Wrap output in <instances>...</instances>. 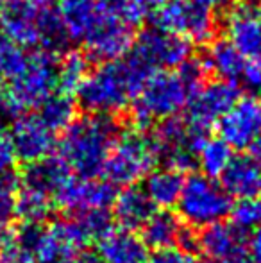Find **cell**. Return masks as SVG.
I'll use <instances>...</instances> for the list:
<instances>
[{
	"label": "cell",
	"mask_w": 261,
	"mask_h": 263,
	"mask_svg": "<svg viewBox=\"0 0 261 263\" xmlns=\"http://www.w3.org/2000/svg\"><path fill=\"white\" fill-rule=\"evenodd\" d=\"M150 70L132 54L102 63L90 72L75 91L83 109L93 115H116L134 101L149 79Z\"/></svg>",
	"instance_id": "obj_1"
},
{
	"label": "cell",
	"mask_w": 261,
	"mask_h": 263,
	"mask_svg": "<svg viewBox=\"0 0 261 263\" xmlns=\"http://www.w3.org/2000/svg\"><path fill=\"white\" fill-rule=\"evenodd\" d=\"M118 138V124L109 115L88 113L73 118L63 129L59 140V158L79 177H97L102 174L113 143Z\"/></svg>",
	"instance_id": "obj_2"
},
{
	"label": "cell",
	"mask_w": 261,
	"mask_h": 263,
	"mask_svg": "<svg viewBox=\"0 0 261 263\" xmlns=\"http://www.w3.org/2000/svg\"><path fill=\"white\" fill-rule=\"evenodd\" d=\"M0 32L22 49H42L57 54L65 49V29L56 9L49 6L9 0L0 13Z\"/></svg>",
	"instance_id": "obj_3"
},
{
	"label": "cell",
	"mask_w": 261,
	"mask_h": 263,
	"mask_svg": "<svg viewBox=\"0 0 261 263\" xmlns=\"http://www.w3.org/2000/svg\"><path fill=\"white\" fill-rule=\"evenodd\" d=\"M193 91L177 70H157L149 76L134 99L132 122L138 129L150 127L154 122L177 117L188 104Z\"/></svg>",
	"instance_id": "obj_4"
},
{
	"label": "cell",
	"mask_w": 261,
	"mask_h": 263,
	"mask_svg": "<svg viewBox=\"0 0 261 263\" xmlns=\"http://www.w3.org/2000/svg\"><path fill=\"white\" fill-rule=\"evenodd\" d=\"M177 208L190 228H208L229 215L233 202L224 186L206 174H193L183 184Z\"/></svg>",
	"instance_id": "obj_5"
},
{
	"label": "cell",
	"mask_w": 261,
	"mask_h": 263,
	"mask_svg": "<svg viewBox=\"0 0 261 263\" xmlns=\"http://www.w3.org/2000/svg\"><path fill=\"white\" fill-rule=\"evenodd\" d=\"M157 153L150 136L139 131H129L118 135L109 153L102 174L115 186H131L156 166Z\"/></svg>",
	"instance_id": "obj_6"
},
{
	"label": "cell",
	"mask_w": 261,
	"mask_h": 263,
	"mask_svg": "<svg viewBox=\"0 0 261 263\" xmlns=\"http://www.w3.org/2000/svg\"><path fill=\"white\" fill-rule=\"evenodd\" d=\"M154 24L197 45L209 43L216 32V18L213 11L192 0H170L163 4L154 14Z\"/></svg>",
	"instance_id": "obj_7"
},
{
	"label": "cell",
	"mask_w": 261,
	"mask_h": 263,
	"mask_svg": "<svg viewBox=\"0 0 261 263\" xmlns=\"http://www.w3.org/2000/svg\"><path fill=\"white\" fill-rule=\"evenodd\" d=\"M240 99V90L236 83L216 79L204 83L197 88L188 99L186 104L185 122L193 133L208 135L213 125L231 109V106Z\"/></svg>",
	"instance_id": "obj_8"
},
{
	"label": "cell",
	"mask_w": 261,
	"mask_h": 263,
	"mask_svg": "<svg viewBox=\"0 0 261 263\" xmlns=\"http://www.w3.org/2000/svg\"><path fill=\"white\" fill-rule=\"evenodd\" d=\"M56 54L36 49L29 54L25 68L14 79L7 81V86L24 111L29 107H38L56 91Z\"/></svg>",
	"instance_id": "obj_9"
},
{
	"label": "cell",
	"mask_w": 261,
	"mask_h": 263,
	"mask_svg": "<svg viewBox=\"0 0 261 263\" xmlns=\"http://www.w3.org/2000/svg\"><path fill=\"white\" fill-rule=\"evenodd\" d=\"M204 138H208V135L193 133L179 117L161 120L150 136L157 158H163L167 166L179 172L192 170L197 165V151Z\"/></svg>",
	"instance_id": "obj_10"
},
{
	"label": "cell",
	"mask_w": 261,
	"mask_h": 263,
	"mask_svg": "<svg viewBox=\"0 0 261 263\" xmlns=\"http://www.w3.org/2000/svg\"><path fill=\"white\" fill-rule=\"evenodd\" d=\"M129 54L143 63L150 72L174 70L192 55V45L181 36L152 27L138 36Z\"/></svg>",
	"instance_id": "obj_11"
},
{
	"label": "cell",
	"mask_w": 261,
	"mask_h": 263,
	"mask_svg": "<svg viewBox=\"0 0 261 263\" xmlns=\"http://www.w3.org/2000/svg\"><path fill=\"white\" fill-rule=\"evenodd\" d=\"M220 138L231 149H247L261 136V99H238L216 124Z\"/></svg>",
	"instance_id": "obj_12"
},
{
	"label": "cell",
	"mask_w": 261,
	"mask_h": 263,
	"mask_svg": "<svg viewBox=\"0 0 261 263\" xmlns=\"http://www.w3.org/2000/svg\"><path fill=\"white\" fill-rule=\"evenodd\" d=\"M86 52L91 59L101 63L116 61L127 55L132 49V29L120 24L109 14L102 13L98 22L93 25L88 36L83 40Z\"/></svg>",
	"instance_id": "obj_13"
},
{
	"label": "cell",
	"mask_w": 261,
	"mask_h": 263,
	"mask_svg": "<svg viewBox=\"0 0 261 263\" xmlns=\"http://www.w3.org/2000/svg\"><path fill=\"white\" fill-rule=\"evenodd\" d=\"M9 136L16 159L24 163L50 156L56 147V133L38 115H20L11 125Z\"/></svg>",
	"instance_id": "obj_14"
},
{
	"label": "cell",
	"mask_w": 261,
	"mask_h": 263,
	"mask_svg": "<svg viewBox=\"0 0 261 263\" xmlns=\"http://www.w3.org/2000/svg\"><path fill=\"white\" fill-rule=\"evenodd\" d=\"M116 197L115 184L108 179L97 177H70L65 186L56 194V202L61 208L77 213L83 210L104 208L113 206Z\"/></svg>",
	"instance_id": "obj_15"
},
{
	"label": "cell",
	"mask_w": 261,
	"mask_h": 263,
	"mask_svg": "<svg viewBox=\"0 0 261 263\" xmlns=\"http://www.w3.org/2000/svg\"><path fill=\"white\" fill-rule=\"evenodd\" d=\"M247 235L233 224L216 222L204 228L200 238V251L213 261L218 263H242L249 258Z\"/></svg>",
	"instance_id": "obj_16"
},
{
	"label": "cell",
	"mask_w": 261,
	"mask_h": 263,
	"mask_svg": "<svg viewBox=\"0 0 261 263\" xmlns=\"http://www.w3.org/2000/svg\"><path fill=\"white\" fill-rule=\"evenodd\" d=\"M227 40L245 58L261 54V6L244 2L234 6L226 18Z\"/></svg>",
	"instance_id": "obj_17"
},
{
	"label": "cell",
	"mask_w": 261,
	"mask_h": 263,
	"mask_svg": "<svg viewBox=\"0 0 261 263\" xmlns=\"http://www.w3.org/2000/svg\"><path fill=\"white\" fill-rule=\"evenodd\" d=\"M83 247V242L77 236L70 218H65L42 229L32 254L36 263H63L77 256Z\"/></svg>",
	"instance_id": "obj_18"
},
{
	"label": "cell",
	"mask_w": 261,
	"mask_h": 263,
	"mask_svg": "<svg viewBox=\"0 0 261 263\" xmlns=\"http://www.w3.org/2000/svg\"><path fill=\"white\" fill-rule=\"evenodd\" d=\"M220 177L229 197L242 201L261 195V165L252 156H233Z\"/></svg>",
	"instance_id": "obj_19"
},
{
	"label": "cell",
	"mask_w": 261,
	"mask_h": 263,
	"mask_svg": "<svg viewBox=\"0 0 261 263\" xmlns=\"http://www.w3.org/2000/svg\"><path fill=\"white\" fill-rule=\"evenodd\" d=\"M70 177H72V170L59 156H45L36 161L25 163L20 181L24 183V186L42 192L54 199Z\"/></svg>",
	"instance_id": "obj_20"
},
{
	"label": "cell",
	"mask_w": 261,
	"mask_h": 263,
	"mask_svg": "<svg viewBox=\"0 0 261 263\" xmlns=\"http://www.w3.org/2000/svg\"><path fill=\"white\" fill-rule=\"evenodd\" d=\"M101 263H145L147 246L131 229H109L97 242Z\"/></svg>",
	"instance_id": "obj_21"
},
{
	"label": "cell",
	"mask_w": 261,
	"mask_h": 263,
	"mask_svg": "<svg viewBox=\"0 0 261 263\" xmlns=\"http://www.w3.org/2000/svg\"><path fill=\"white\" fill-rule=\"evenodd\" d=\"M56 13L70 42H83L102 16L101 0H57Z\"/></svg>",
	"instance_id": "obj_22"
},
{
	"label": "cell",
	"mask_w": 261,
	"mask_h": 263,
	"mask_svg": "<svg viewBox=\"0 0 261 263\" xmlns=\"http://www.w3.org/2000/svg\"><path fill=\"white\" fill-rule=\"evenodd\" d=\"M156 211L154 202L145 194L143 186H126L120 194H116L115 201H113V215L115 220L122 226L124 229H139L150 215Z\"/></svg>",
	"instance_id": "obj_23"
},
{
	"label": "cell",
	"mask_w": 261,
	"mask_h": 263,
	"mask_svg": "<svg viewBox=\"0 0 261 263\" xmlns=\"http://www.w3.org/2000/svg\"><path fill=\"white\" fill-rule=\"evenodd\" d=\"M183 184H185L183 172L165 166V168H152L147 174L143 190L156 208L168 210L177 204Z\"/></svg>",
	"instance_id": "obj_24"
},
{
	"label": "cell",
	"mask_w": 261,
	"mask_h": 263,
	"mask_svg": "<svg viewBox=\"0 0 261 263\" xmlns=\"http://www.w3.org/2000/svg\"><path fill=\"white\" fill-rule=\"evenodd\" d=\"M204 63L208 66V72L215 73L218 79L236 83L244 76L247 58L229 40H216L209 45Z\"/></svg>",
	"instance_id": "obj_25"
},
{
	"label": "cell",
	"mask_w": 261,
	"mask_h": 263,
	"mask_svg": "<svg viewBox=\"0 0 261 263\" xmlns=\"http://www.w3.org/2000/svg\"><path fill=\"white\" fill-rule=\"evenodd\" d=\"M181 228V220L172 211H154L149 220L142 226V240L145 246L152 247V249L174 246Z\"/></svg>",
	"instance_id": "obj_26"
},
{
	"label": "cell",
	"mask_w": 261,
	"mask_h": 263,
	"mask_svg": "<svg viewBox=\"0 0 261 263\" xmlns=\"http://www.w3.org/2000/svg\"><path fill=\"white\" fill-rule=\"evenodd\" d=\"M52 211V197L32 188L22 186L14 197V215L25 224H43L50 218Z\"/></svg>",
	"instance_id": "obj_27"
},
{
	"label": "cell",
	"mask_w": 261,
	"mask_h": 263,
	"mask_svg": "<svg viewBox=\"0 0 261 263\" xmlns=\"http://www.w3.org/2000/svg\"><path fill=\"white\" fill-rule=\"evenodd\" d=\"M70 222L83 246H88V243L98 242L111 229V213L104 208L83 210L72 213Z\"/></svg>",
	"instance_id": "obj_28"
},
{
	"label": "cell",
	"mask_w": 261,
	"mask_h": 263,
	"mask_svg": "<svg viewBox=\"0 0 261 263\" xmlns=\"http://www.w3.org/2000/svg\"><path fill=\"white\" fill-rule=\"evenodd\" d=\"M88 76V59L77 50L65 52L57 61L56 72V90L65 95H73L79 90L81 83Z\"/></svg>",
	"instance_id": "obj_29"
},
{
	"label": "cell",
	"mask_w": 261,
	"mask_h": 263,
	"mask_svg": "<svg viewBox=\"0 0 261 263\" xmlns=\"http://www.w3.org/2000/svg\"><path fill=\"white\" fill-rule=\"evenodd\" d=\"M38 107V117L54 133L63 131L75 118V102H73L72 95H65L59 93V91L47 97Z\"/></svg>",
	"instance_id": "obj_30"
},
{
	"label": "cell",
	"mask_w": 261,
	"mask_h": 263,
	"mask_svg": "<svg viewBox=\"0 0 261 263\" xmlns=\"http://www.w3.org/2000/svg\"><path fill=\"white\" fill-rule=\"evenodd\" d=\"M233 158V149L222 138H204L197 151V163L209 177H220Z\"/></svg>",
	"instance_id": "obj_31"
},
{
	"label": "cell",
	"mask_w": 261,
	"mask_h": 263,
	"mask_svg": "<svg viewBox=\"0 0 261 263\" xmlns=\"http://www.w3.org/2000/svg\"><path fill=\"white\" fill-rule=\"evenodd\" d=\"M101 6L106 14L131 29L145 22L149 9L145 0H101Z\"/></svg>",
	"instance_id": "obj_32"
},
{
	"label": "cell",
	"mask_w": 261,
	"mask_h": 263,
	"mask_svg": "<svg viewBox=\"0 0 261 263\" xmlns=\"http://www.w3.org/2000/svg\"><path fill=\"white\" fill-rule=\"evenodd\" d=\"M29 54L0 32V81H11L25 68Z\"/></svg>",
	"instance_id": "obj_33"
},
{
	"label": "cell",
	"mask_w": 261,
	"mask_h": 263,
	"mask_svg": "<svg viewBox=\"0 0 261 263\" xmlns=\"http://www.w3.org/2000/svg\"><path fill=\"white\" fill-rule=\"evenodd\" d=\"M231 224L244 233H251L261 224V202L258 199H242L231 208Z\"/></svg>",
	"instance_id": "obj_34"
},
{
	"label": "cell",
	"mask_w": 261,
	"mask_h": 263,
	"mask_svg": "<svg viewBox=\"0 0 261 263\" xmlns=\"http://www.w3.org/2000/svg\"><path fill=\"white\" fill-rule=\"evenodd\" d=\"M20 177L14 170L0 174V226H7L14 217V197H16Z\"/></svg>",
	"instance_id": "obj_35"
},
{
	"label": "cell",
	"mask_w": 261,
	"mask_h": 263,
	"mask_svg": "<svg viewBox=\"0 0 261 263\" xmlns=\"http://www.w3.org/2000/svg\"><path fill=\"white\" fill-rule=\"evenodd\" d=\"M177 72L181 73V77L185 79V83L190 86V90L195 91L197 88H200L208 76V66H206L204 59H195L190 55L185 63L177 68Z\"/></svg>",
	"instance_id": "obj_36"
},
{
	"label": "cell",
	"mask_w": 261,
	"mask_h": 263,
	"mask_svg": "<svg viewBox=\"0 0 261 263\" xmlns=\"http://www.w3.org/2000/svg\"><path fill=\"white\" fill-rule=\"evenodd\" d=\"M22 113H24V107L18 104L14 95L11 93L9 86L0 83V125L7 124V122L13 124Z\"/></svg>",
	"instance_id": "obj_37"
},
{
	"label": "cell",
	"mask_w": 261,
	"mask_h": 263,
	"mask_svg": "<svg viewBox=\"0 0 261 263\" xmlns=\"http://www.w3.org/2000/svg\"><path fill=\"white\" fill-rule=\"evenodd\" d=\"M192 256L181 251L177 246H168L154 249V253L147 254L145 263H190Z\"/></svg>",
	"instance_id": "obj_38"
},
{
	"label": "cell",
	"mask_w": 261,
	"mask_h": 263,
	"mask_svg": "<svg viewBox=\"0 0 261 263\" xmlns=\"http://www.w3.org/2000/svg\"><path fill=\"white\" fill-rule=\"evenodd\" d=\"M0 263H36V258L31 251L22 247L13 236V240L0 249Z\"/></svg>",
	"instance_id": "obj_39"
},
{
	"label": "cell",
	"mask_w": 261,
	"mask_h": 263,
	"mask_svg": "<svg viewBox=\"0 0 261 263\" xmlns=\"http://www.w3.org/2000/svg\"><path fill=\"white\" fill-rule=\"evenodd\" d=\"M242 81L256 93H261V54L254 55L247 61Z\"/></svg>",
	"instance_id": "obj_40"
},
{
	"label": "cell",
	"mask_w": 261,
	"mask_h": 263,
	"mask_svg": "<svg viewBox=\"0 0 261 263\" xmlns=\"http://www.w3.org/2000/svg\"><path fill=\"white\" fill-rule=\"evenodd\" d=\"M14 163H16V154H14L11 136L9 133L0 127V174L13 170Z\"/></svg>",
	"instance_id": "obj_41"
},
{
	"label": "cell",
	"mask_w": 261,
	"mask_h": 263,
	"mask_svg": "<svg viewBox=\"0 0 261 263\" xmlns=\"http://www.w3.org/2000/svg\"><path fill=\"white\" fill-rule=\"evenodd\" d=\"M175 243H177L179 249L185 251V253L190 254V256L200 251V238H198V235L193 228H181Z\"/></svg>",
	"instance_id": "obj_42"
},
{
	"label": "cell",
	"mask_w": 261,
	"mask_h": 263,
	"mask_svg": "<svg viewBox=\"0 0 261 263\" xmlns=\"http://www.w3.org/2000/svg\"><path fill=\"white\" fill-rule=\"evenodd\" d=\"M192 2L198 4L202 7H208V9H218V7H224L226 4H229L231 0H192Z\"/></svg>",
	"instance_id": "obj_43"
},
{
	"label": "cell",
	"mask_w": 261,
	"mask_h": 263,
	"mask_svg": "<svg viewBox=\"0 0 261 263\" xmlns=\"http://www.w3.org/2000/svg\"><path fill=\"white\" fill-rule=\"evenodd\" d=\"M249 149H251V156L261 165V136H258V138L249 145Z\"/></svg>",
	"instance_id": "obj_44"
},
{
	"label": "cell",
	"mask_w": 261,
	"mask_h": 263,
	"mask_svg": "<svg viewBox=\"0 0 261 263\" xmlns=\"http://www.w3.org/2000/svg\"><path fill=\"white\" fill-rule=\"evenodd\" d=\"M63 263H101V260L98 258H95V256H90V254H83V256H73V258H70V260H66Z\"/></svg>",
	"instance_id": "obj_45"
},
{
	"label": "cell",
	"mask_w": 261,
	"mask_h": 263,
	"mask_svg": "<svg viewBox=\"0 0 261 263\" xmlns=\"http://www.w3.org/2000/svg\"><path fill=\"white\" fill-rule=\"evenodd\" d=\"M147 2V6H154V7H161L163 4H167V2H170V0H145Z\"/></svg>",
	"instance_id": "obj_46"
},
{
	"label": "cell",
	"mask_w": 261,
	"mask_h": 263,
	"mask_svg": "<svg viewBox=\"0 0 261 263\" xmlns=\"http://www.w3.org/2000/svg\"><path fill=\"white\" fill-rule=\"evenodd\" d=\"M27 2L38 4V6H49V4H50V0H27Z\"/></svg>",
	"instance_id": "obj_47"
},
{
	"label": "cell",
	"mask_w": 261,
	"mask_h": 263,
	"mask_svg": "<svg viewBox=\"0 0 261 263\" xmlns=\"http://www.w3.org/2000/svg\"><path fill=\"white\" fill-rule=\"evenodd\" d=\"M242 263H261V260H254V258H247V260L242 261Z\"/></svg>",
	"instance_id": "obj_48"
},
{
	"label": "cell",
	"mask_w": 261,
	"mask_h": 263,
	"mask_svg": "<svg viewBox=\"0 0 261 263\" xmlns=\"http://www.w3.org/2000/svg\"><path fill=\"white\" fill-rule=\"evenodd\" d=\"M200 263H218V261H213V260H209V258H206V260L200 261Z\"/></svg>",
	"instance_id": "obj_49"
},
{
	"label": "cell",
	"mask_w": 261,
	"mask_h": 263,
	"mask_svg": "<svg viewBox=\"0 0 261 263\" xmlns=\"http://www.w3.org/2000/svg\"><path fill=\"white\" fill-rule=\"evenodd\" d=\"M4 4H6V2H4V0H0V13H2V9H4Z\"/></svg>",
	"instance_id": "obj_50"
},
{
	"label": "cell",
	"mask_w": 261,
	"mask_h": 263,
	"mask_svg": "<svg viewBox=\"0 0 261 263\" xmlns=\"http://www.w3.org/2000/svg\"><path fill=\"white\" fill-rule=\"evenodd\" d=\"M249 2H254V4H258V6H261V0H249Z\"/></svg>",
	"instance_id": "obj_51"
},
{
	"label": "cell",
	"mask_w": 261,
	"mask_h": 263,
	"mask_svg": "<svg viewBox=\"0 0 261 263\" xmlns=\"http://www.w3.org/2000/svg\"><path fill=\"white\" fill-rule=\"evenodd\" d=\"M259 229H261V224H259Z\"/></svg>",
	"instance_id": "obj_52"
},
{
	"label": "cell",
	"mask_w": 261,
	"mask_h": 263,
	"mask_svg": "<svg viewBox=\"0 0 261 263\" xmlns=\"http://www.w3.org/2000/svg\"><path fill=\"white\" fill-rule=\"evenodd\" d=\"M0 83H2V81H0Z\"/></svg>",
	"instance_id": "obj_53"
}]
</instances>
